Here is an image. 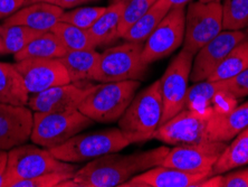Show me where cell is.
I'll return each mask as SVG.
<instances>
[{"mask_svg": "<svg viewBox=\"0 0 248 187\" xmlns=\"http://www.w3.org/2000/svg\"><path fill=\"white\" fill-rule=\"evenodd\" d=\"M93 122L78 109L60 112H34L31 139L35 145L52 149L92 126Z\"/></svg>", "mask_w": 248, "mask_h": 187, "instance_id": "cell-6", "label": "cell"}, {"mask_svg": "<svg viewBox=\"0 0 248 187\" xmlns=\"http://www.w3.org/2000/svg\"><path fill=\"white\" fill-rule=\"evenodd\" d=\"M245 29H246V31H245V32H246V33H247V34H248V25H247V27H246Z\"/></svg>", "mask_w": 248, "mask_h": 187, "instance_id": "cell-44", "label": "cell"}, {"mask_svg": "<svg viewBox=\"0 0 248 187\" xmlns=\"http://www.w3.org/2000/svg\"><path fill=\"white\" fill-rule=\"evenodd\" d=\"M171 7L167 0H156L139 19L124 33L122 38L125 42L144 44Z\"/></svg>", "mask_w": 248, "mask_h": 187, "instance_id": "cell-23", "label": "cell"}, {"mask_svg": "<svg viewBox=\"0 0 248 187\" xmlns=\"http://www.w3.org/2000/svg\"><path fill=\"white\" fill-rule=\"evenodd\" d=\"M122 5L120 1H111L102 16L87 29L97 47L111 45L115 40L121 38L119 26L121 20Z\"/></svg>", "mask_w": 248, "mask_h": 187, "instance_id": "cell-22", "label": "cell"}, {"mask_svg": "<svg viewBox=\"0 0 248 187\" xmlns=\"http://www.w3.org/2000/svg\"><path fill=\"white\" fill-rule=\"evenodd\" d=\"M216 176V187H248V168Z\"/></svg>", "mask_w": 248, "mask_h": 187, "instance_id": "cell-36", "label": "cell"}, {"mask_svg": "<svg viewBox=\"0 0 248 187\" xmlns=\"http://www.w3.org/2000/svg\"><path fill=\"white\" fill-rule=\"evenodd\" d=\"M64 12L63 8L49 2H31L3 20L1 26L7 27L21 25V26H27L36 31L49 32L56 24L60 23Z\"/></svg>", "mask_w": 248, "mask_h": 187, "instance_id": "cell-18", "label": "cell"}, {"mask_svg": "<svg viewBox=\"0 0 248 187\" xmlns=\"http://www.w3.org/2000/svg\"><path fill=\"white\" fill-rule=\"evenodd\" d=\"M28 1H29V0H28Z\"/></svg>", "mask_w": 248, "mask_h": 187, "instance_id": "cell-45", "label": "cell"}, {"mask_svg": "<svg viewBox=\"0 0 248 187\" xmlns=\"http://www.w3.org/2000/svg\"><path fill=\"white\" fill-rule=\"evenodd\" d=\"M34 113L27 105L0 102V149L9 152L31 139Z\"/></svg>", "mask_w": 248, "mask_h": 187, "instance_id": "cell-15", "label": "cell"}, {"mask_svg": "<svg viewBox=\"0 0 248 187\" xmlns=\"http://www.w3.org/2000/svg\"><path fill=\"white\" fill-rule=\"evenodd\" d=\"M130 145L120 128H108L95 133H79L64 144L49 150L60 160L78 164L108 153H119Z\"/></svg>", "mask_w": 248, "mask_h": 187, "instance_id": "cell-5", "label": "cell"}, {"mask_svg": "<svg viewBox=\"0 0 248 187\" xmlns=\"http://www.w3.org/2000/svg\"><path fill=\"white\" fill-rule=\"evenodd\" d=\"M222 31V12L219 1L188 3L186 12L184 50L196 55Z\"/></svg>", "mask_w": 248, "mask_h": 187, "instance_id": "cell-9", "label": "cell"}, {"mask_svg": "<svg viewBox=\"0 0 248 187\" xmlns=\"http://www.w3.org/2000/svg\"><path fill=\"white\" fill-rule=\"evenodd\" d=\"M222 29L243 31L248 25V0H225L221 5Z\"/></svg>", "mask_w": 248, "mask_h": 187, "instance_id": "cell-29", "label": "cell"}, {"mask_svg": "<svg viewBox=\"0 0 248 187\" xmlns=\"http://www.w3.org/2000/svg\"><path fill=\"white\" fill-rule=\"evenodd\" d=\"M36 1H45L53 3V5L61 7L63 9H68V8H75V7L81 6L83 3L94 1V0H29L28 3L31 2H36Z\"/></svg>", "mask_w": 248, "mask_h": 187, "instance_id": "cell-38", "label": "cell"}, {"mask_svg": "<svg viewBox=\"0 0 248 187\" xmlns=\"http://www.w3.org/2000/svg\"><path fill=\"white\" fill-rule=\"evenodd\" d=\"M226 142L202 141L190 145H179L170 149L161 165L191 173H211Z\"/></svg>", "mask_w": 248, "mask_h": 187, "instance_id": "cell-11", "label": "cell"}, {"mask_svg": "<svg viewBox=\"0 0 248 187\" xmlns=\"http://www.w3.org/2000/svg\"><path fill=\"white\" fill-rule=\"evenodd\" d=\"M78 170L76 164L60 160L49 149L41 148L35 144H23L8 152L5 187H12L16 182L49 173L75 174Z\"/></svg>", "mask_w": 248, "mask_h": 187, "instance_id": "cell-4", "label": "cell"}, {"mask_svg": "<svg viewBox=\"0 0 248 187\" xmlns=\"http://www.w3.org/2000/svg\"><path fill=\"white\" fill-rule=\"evenodd\" d=\"M161 119L162 99L156 80L133 98L119 119V128L130 144H143L153 139Z\"/></svg>", "mask_w": 248, "mask_h": 187, "instance_id": "cell-2", "label": "cell"}, {"mask_svg": "<svg viewBox=\"0 0 248 187\" xmlns=\"http://www.w3.org/2000/svg\"><path fill=\"white\" fill-rule=\"evenodd\" d=\"M53 33L58 36L63 43L65 49L69 51L82 50H96L97 46L87 29L73 26L71 24L60 23L56 24L52 29Z\"/></svg>", "mask_w": 248, "mask_h": 187, "instance_id": "cell-27", "label": "cell"}, {"mask_svg": "<svg viewBox=\"0 0 248 187\" xmlns=\"http://www.w3.org/2000/svg\"><path fill=\"white\" fill-rule=\"evenodd\" d=\"M26 5L28 0H0V19H7Z\"/></svg>", "mask_w": 248, "mask_h": 187, "instance_id": "cell-37", "label": "cell"}, {"mask_svg": "<svg viewBox=\"0 0 248 187\" xmlns=\"http://www.w3.org/2000/svg\"><path fill=\"white\" fill-rule=\"evenodd\" d=\"M193 57L195 55L182 49L168 65L166 72L160 79L162 99L161 123L185 109Z\"/></svg>", "mask_w": 248, "mask_h": 187, "instance_id": "cell-8", "label": "cell"}, {"mask_svg": "<svg viewBox=\"0 0 248 187\" xmlns=\"http://www.w3.org/2000/svg\"><path fill=\"white\" fill-rule=\"evenodd\" d=\"M186 31V7L169 10L143 44L142 60L147 65L173 53L184 44Z\"/></svg>", "mask_w": 248, "mask_h": 187, "instance_id": "cell-10", "label": "cell"}, {"mask_svg": "<svg viewBox=\"0 0 248 187\" xmlns=\"http://www.w3.org/2000/svg\"><path fill=\"white\" fill-rule=\"evenodd\" d=\"M248 165V127L236 136L235 140L225 148L213 167V176L225 174Z\"/></svg>", "mask_w": 248, "mask_h": 187, "instance_id": "cell-25", "label": "cell"}, {"mask_svg": "<svg viewBox=\"0 0 248 187\" xmlns=\"http://www.w3.org/2000/svg\"><path fill=\"white\" fill-rule=\"evenodd\" d=\"M248 68V35L228 53L207 81L231 79Z\"/></svg>", "mask_w": 248, "mask_h": 187, "instance_id": "cell-26", "label": "cell"}, {"mask_svg": "<svg viewBox=\"0 0 248 187\" xmlns=\"http://www.w3.org/2000/svg\"><path fill=\"white\" fill-rule=\"evenodd\" d=\"M248 127V102L225 116L210 117L205 141L227 142Z\"/></svg>", "mask_w": 248, "mask_h": 187, "instance_id": "cell-19", "label": "cell"}, {"mask_svg": "<svg viewBox=\"0 0 248 187\" xmlns=\"http://www.w3.org/2000/svg\"><path fill=\"white\" fill-rule=\"evenodd\" d=\"M107 7H78L69 12H64L62 15V23L71 24L73 26L79 27L82 29H90L94 23L102 16Z\"/></svg>", "mask_w": 248, "mask_h": 187, "instance_id": "cell-31", "label": "cell"}, {"mask_svg": "<svg viewBox=\"0 0 248 187\" xmlns=\"http://www.w3.org/2000/svg\"><path fill=\"white\" fill-rule=\"evenodd\" d=\"M210 117L193 110L184 109L172 118L160 124L153 139L172 146L205 141Z\"/></svg>", "mask_w": 248, "mask_h": 187, "instance_id": "cell-12", "label": "cell"}, {"mask_svg": "<svg viewBox=\"0 0 248 187\" xmlns=\"http://www.w3.org/2000/svg\"><path fill=\"white\" fill-rule=\"evenodd\" d=\"M142 50L143 44L133 42L107 49L100 54L94 81L102 83L143 79L149 65L142 60Z\"/></svg>", "mask_w": 248, "mask_h": 187, "instance_id": "cell-7", "label": "cell"}, {"mask_svg": "<svg viewBox=\"0 0 248 187\" xmlns=\"http://www.w3.org/2000/svg\"><path fill=\"white\" fill-rule=\"evenodd\" d=\"M31 94L15 64L0 62V102L27 105Z\"/></svg>", "mask_w": 248, "mask_h": 187, "instance_id": "cell-21", "label": "cell"}, {"mask_svg": "<svg viewBox=\"0 0 248 187\" xmlns=\"http://www.w3.org/2000/svg\"><path fill=\"white\" fill-rule=\"evenodd\" d=\"M7 163H8V152L0 149V187H5Z\"/></svg>", "mask_w": 248, "mask_h": 187, "instance_id": "cell-39", "label": "cell"}, {"mask_svg": "<svg viewBox=\"0 0 248 187\" xmlns=\"http://www.w3.org/2000/svg\"><path fill=\"white\" fill-rule=\"evenodd\" d=\"M43 33L41 31L29 28L21 25H15V26H2V39L5 44L7 54H16L24 50L31 40H34Z\"/></svg>", "mask_w": 248, "mask_h": 187, "instance_id": "cell-30", "label": "cell"}, {"mask_svg": "<svg viewBox=\"0 0 248 187\" xmlns=\"http://www.w3.org/2000/svg\"><path fill=\"white\" fill-rule=\"evenodd\" d=\"M170 148L162 146L130 155L116 153L97 157L76 170L72 178L60 187H114L122 186L138 174L161 165Z\"/></svg>", "mask_w": 248, "mask_h": 187, "instance_id": "cell-1", "label": "cell"}, {"mask_svg": "<svg viewBox=\"0 0 248 187\" xmlns=\"http://www.w3.org/2000/svg\"><path fill=\"white\" fill-rule=\"evenodd\" d=\"M218 91L216 81H202L189 86L185 109L211 116V98Z\"/></svg>", "mask_w": 248, "mask_h": 187, "instance_id": "cell-28", "label": "cell"}, {"mask_svg": "<svg viewBox=\"0 0 248 187\" xmlns=\"http://www.w3.org/2000/svg\"><path fill=\"white\" fill-rule=\"evenodd\" d=\"M90 85L82 86L68 83L31 94L27 105L34 112H60L69 109H78Z\"/></svg>", "mask_w": 248, "mask_h": 187, "instance_id": "cell-17", "label": "cell"}, {"mask_svg": "<svg viewBox=\"0 0 248 187\" xmlns=\"http://www.w3.org/2000/svg\"><path fill=\"white\" fill-rule=\"evenodd\" d=\"M191 1L192 0H167V2L169 3L171 8H174V7H186Z\"/></svg>", "mask_w": 248, "mask_h": 187, "instance_id": "cell-40", "label": "cell"}, {"mask_svg": "<svg viewBox=\"0 0 248 187\" xmlns=\"http://www.w3.org/2000/svg\"><path fill=\"white\" fill-rule=\"evenodd\" d=\"M74 174L69 173H49L16 182L12 187H60L62 183L72 178Z\"/></svg>", "mask_w": 248, "mask_h": 187, "instance_id": "cell-33", "label": "cell"}, {"mask_svg": "<svg viewBox=\"0 0 248 187\" xmlns=\"http://www.w3.org/2000/svg\"><path fill=\"white\" fill-rule=\"evenodd\" d=\"M100 53L95 50L69 51L60 61L66 68L71 82L78 85H90L89 82L94 81L97 68Z\"/></svg>", "mask_w": 248, "mask_h": 187, "instance_id": "cell-20", "label": "cell"}, {"mask_svg": "<svg viewBox=\"0 0 248 187\" xmlns=\"http://www.w3.org/2000/svg\"><path fill=\"white\" fill-rule=\"evenodd\" d=\"M1 33H2V26L0 25V34H1Z\"/></svg>", "mask_w": 248, "mask_h": 187, "instance_id": "cell-43", "label": "cell"}, {"mask_svg": "<svg viewBox=\"0 0 248 187\" xmlns=\"http://www.w3.org/2000/svg\"><path fill=\"white\" fill-rule=\"evenodd\" d=\"M0 55H7L5 44H3V39H2L1 34H0Z\"/></svg>", "mask_w": 248, "mask_h": 187, "instance_id": "cell-41", "label": "cell"}, {"mask_svg": "<svg viewBox=\"0 0 248 187\" xmlns=\"http://www.w3.org/2000/svg\"><path fill=\"white\" fill-rule=\"evenodd\" d=\"M67 53L63 43L52 31L43 33L20 52L14 54L16 62L26 58H61Z\"/></svg>", "mask_w": 248, "mask_h": 187, "instance_id": "cell-24", "label": "cell"}, {"mask_svg": "<svg viewBox=\"0 0 248 187\" xmlns=\"http://www.w3.org/2000/svg\"><path fill=\"white\" fill-rule=\"evenodd\" d=\"M15 67L20 73L31 95L49 87L72 83L67 69L60 58H26L16 62Z\"/></svg>", "mask_w": 248, "mask_h": 187, "instance_id": "cell-13", "label": "cell"}, {"mask_svg": "<svg viewBox=\"0 0 248 187\" xmlns=\"http://www.w3.org/2000/svg\"><path fill=\"white\" fill-rule=\"evenodd\" d=\"M111 1H120L122 5L121 20H120V35H124L136 21L143 15L156 0H111Z\"/></svg>", "mask_w": 248, "mask_h": 187, "instance_id": "cell-32", "label": "cell"}, {"mask_svg": "<svg viewBox=\"0 0 248 187\" xmlns=\"http://www.w3.org/2000/svg\"><path fill=\"white\" fill-rule=\"evenodd\" d=\"M218 90H224L226 92L234 95L235 98H244L248 95V68L240 72L239 74L231 79L216 81Z\"/></svg>", "mask_w": 248, "mask_h": 187, "instance_id": "cell-34", "label": "cell"}, {"mask_svg": "<svg viewBox=\"0 0 248 187\" xmlns=\"http://www.w3.org/2000/svg\"><path fill=\"white\" fill-rule=\"evenodd\" d=\"M211 173H191L162 165L133 176L122 187H198Z\"/></svg>", "mask_w": 248, "mask_h": 187, "instance_id": "cell-16", "label": "cell"}, {"mask_svg": "<svg viewBox=\"0 0 248 187\" xmlns=\"http://www.w3.org/2000/svg\"><path fill=\"white\" fill-rule=\"evenodd\" d=\"M140 81L102 82L90 85L78 110L94 122L110 123L119 121L136 97Z\"/></svg>", "mask_w": 248, "mask_h": 187, "instance_id": "cell-3", "label": "cell"}, {"mask_svg": "<svg viewBox=\"0 0 248 187\" xmlns=\"http://www.w3.org/2000/svg\"><path fill=\"white\" fill-rule=\"evenodd\" d=\"M237 105H238V99L224 90H218L211 98V117L227 115V113L232 112Z\"/></svg>", "mask_w": 248, "mask_h": 187, "instance_id": "cell-35", "label": "cell"}, {"mask_svg": "<svg viewBox=\"0 0 248 187\" xmlns=\"http://www.w3.org/2000/svg\"><path fill=\"white\" fill-rule=\"evenodd\" d=\"M248 34L244 31H222L202 47L193 57L190 80L193 83L206 81L222 60Z\"/></svg>", "mask_w": 248, "mask_h": 187, "instance_id": "cell-14", "label": "cell"}, {"mask_svg": "<svg viewBox=\"0 0 248 187\" xmlns=\"http://www.w3.org/2000/svg\"><path fill=\"white\" fill-rule=\"evenodd\" d=\"M199 1H202V2H213V1H219V2H220V0H199Z\"/></svg>", "mask_w": 248, "mask_h": 187, "instance_id": "cell-42", "label": "cell"}]
</instances>
